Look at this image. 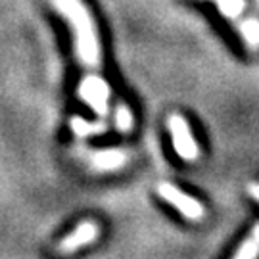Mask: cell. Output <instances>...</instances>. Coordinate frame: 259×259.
Returning <instances> with one entry per match:
<instances>
[{
  "instance_id": "obj_9",
  "label": "cell",
  "mask_w": 259,
  "mask_h": 259,
  "mask_svg": "<svg viewBox=\"0 0 259 259\" xmlns=\"http://www.w3.org/2000/svg\"><path fill=\"white\" fill-rule=\"evenodd\" d=\"M238 31L244 37L246 45L251 48L259 47V19L257 18H250L244 19L242 23H238Z\"/></svg>"
},
{
  "instance_id": "obj_1",
  "label": "cell",
  "mask_w": 259,
  "mask_h": 259,
  "mask_svg": "<svg viewBox=\"0 0 259 259\" xmlns=\"http://www.w3.org/2000/svg\"><path fill=\"white\" fill-rule=\"evenodd\" d=\"M52 8L69 23L73 33V48L79 64L83 65V77L102 75V45L91 10L83 0H50Z\"/></svg>"
},
{
  "instance_id": "obj_2",
  "label": "cell",
  "mask_w": 259,
  "mask_h": 259,
  "mask_svg": "<svg viewBox=\"0 0 259 259\" xmlns=\"http://www.w3.org/2000/svg\"><path fill=\"white\" fill-rule=\"evenodd\" d=\"M167 127L171 133V140H173V148H175L177 156L185 161H196L200 157V146L192 135L188 121L181 113H171L167 119Z\"/></svg>"
},
{
  "instance_id": "obj_4",
  "label": "cell",
  "mask_w": 259,
  "mask_h": 259,
  "mask_svg": "<svg viewBox=\"0 0 259 259\" xmlns=\"http://www.w3.org/2000/svg\"><path fill=\"white\" fill-rule=\"evenodd\" d=\"M100 236V227L96 221H91V219H84L77 225V229L73 232H69L67 236H64L62 240L58 242L56 250L60 253H73V251L81 250L84 246L93 244V242L98 240Z\"/></svg>"
},
{
  "instance_id": "obj_3",
  "label": "cell",
  "mask_w": 259,
  "mask_h": 259,
  "mask_svg": "<svg viewBox=\"0 0 259 259\" xmlns=\"http://www.w3.org/2000/svg\"><path fill=\"white\" fill-rule=\"evenodd\" d=\"M157 194L161 200H165L167 204H171L183 217L190 221H202L205 215V207L202 202H198L196 198L185 194L181 188H177L171 183H159L157 185Z\"/></svg>"
},
{
  "instance_id": "obj_11",
  "label": "cell",
  "mask_w": 259,
  "mask_h": 259,
  "mask_svg": "<svg viewBox=\"0 0 259 259\" xmlns=\"http://www.w3.org/2000/svg\"><path fill=\"white\" fill-rule=\"evenodd\" d=\"M248 194H250L255 202H259V183H251V185H248Z\"/></svg>"
},
{
  "instance_id": "obj_8",
  "label": "cell",
  "mask_w": 259,
  "mask_h": 259,
  "mask_svg": "<svg viewBox=\"0 0 259 259\" xmlns=\"http://www.w3.org/2000/svg\"><path fill=\"white\" fill-rule=\"evenodd\" d=\"M113 119H115V129L119 133H131L133 127H135V117H133V111L127 104L119 100L115 104V111H113Z\"/></svg>"
},
{
  "instance_id": "obj_6",
  "label": "cell",
  "mask_w": 259,
  "mask_h": 259,
  "mask_svg": "<svg viewBox=\"0 0 259 259\" xmlns=\"http://www.w3.org/2000/svg\"><path fill=\"white\" fill-rule=\"evenodd\" d=\"M69 127L73 131L75 137L79 139H89V137H98V135H104L108 131V123L106 119H96V121H87L83 119L81 115H75L69 121Z\"/></svg>"
},
{
  "instance_id": "obj_7",
  "label": "cell",
  "mask_w": 259,
  "mask_h": 259,
  "mask_svg": "<svg viewBox=\"0 0 259 259\" xmlns=\"http://www.w3.org/2000/svg\"><path fill=\"white\" fill-rule=\"evenodd\" d=\"M257 257H259V221L253 225L250 234L242 240L236 253L232 255V259H257Z\"/></svg>"
},
{
  "instance_id": "obj_10",
  "label": "cell",
  "mask_w": 259,
  "mask_h": 259,
  "mask_svg": "<svg viewBox=\"0 0 259 259\" xmlns=\"http://www.w3.org/2000/svg\"><path fill=\"white\" fill-rule=\"evenodd\" d=\"M221 16L227 19H238L246 10V0H213Z\"/></svg>"
},
{
  "instance_id": "obj_5",
  "label": "cell",
  "mask_w": 259,
  "mask_h": 259,
  "mask_svg": "<svg viewBox=\"0 0 259 259\" xmlns=\"http://www.w3.org/2000/svg\"><path fill=\"white\" fill-rule=\"evenodd\" d=\"M89 163L96 171H115L121 167L127 165L129 161V152L121 148H110V150H98V152H91L89 156Z\"/></svg>"
}]
</instances>
